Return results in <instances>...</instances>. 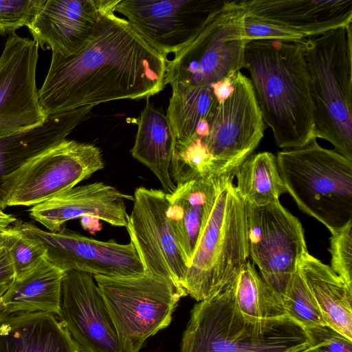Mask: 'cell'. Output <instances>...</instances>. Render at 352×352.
Wrapping results in <instances>:
<instances>
[{
  "mask_svg": "<svg viewBox=\"0 0 352 352\" xmlns=\"http://www.w3.org/2000/svg\"><path fill=\"white\" fill-rule=\"evenodd\" d=\"M166 56L115 12L98 23L88 43L76 54L52 52L38 90L48 116L113 100H137L164 89Z\"/></svg>",
  "mask_w": 352,
  "mask_h": 352,
  "instance_id": "1",
  "label": "cell"
},
{
  "mask_svg": "<svg viewBox=\"0 0 352 352\" xmlns=\"http://www.w3.org/2000/svg\"><path fill=\"white\" fill-rule=\"evenodd\" d=\"M244 61L263 120L271 128L276 144L294 148L316 138L303 41H249Z\"/></svg>",
  "mask_w": 352,
  "mask_h": 352,
  "instance_id": "2",
  "label": "cell"
},
{
  "mask_svg": "<svg viewBox=\"0 0 352 352\" xmlns=\"http://www.w3.org/2000/svg\"><path fill=\"white\" fill-rule=\"evenodd\" d=\"M234 278L191 311L181 352H308L304 329L288 316H245L234 298Z\"/></svg>",
  "mask_w": 352,
  "mask_h": 352,
  "instance_id": "3",
  "label": "cell"
},
{
  "mask_svg": "<svg viewBox=\"0 0 352 352\" xmlns=\"http://www.w3.org/2000/svg\"><path fill=\"white\" fill-rule=\"evenodd\" d=\"M314 106L315 138L352 161V25L303 41Z\"/></svg>",
  "mask_w": 352,
  "mask_h": 352,
  "instance_id": "4",
  "label": "cell"
},
{
  "mask_svg": "<svg viewBox=\"0 0 352 352\" xmlns=\"http://www.w3.org/2000/svg\"><path fill=\"white\" fill-rule=\"evenodd\" d=\"M287 192L298 208L333 233L352 220V161L314 138L278 153Z\"/></svg>",
  "mask_w": 352,
  "mask_h": 352,
  "instance_id": "5",
  "label": "cell"
},
{
  "mask_svg": "<svg viewBox=\"0 0 352 352\" xmlns=\"http://www.w3.org/2000/svg\"><path fill=\"white\" fill-rule=\"evenodd\" d=\"M233 179L217 195L184 277L186 295L197 302L231 280L248 261L245 202Z\"/></svg>",
  "mask_w": 352,
  "mask_h": 352,
  "instance_id": "6",
  "label": "cell"
},
{
  "mask_svg": "<svg viewBox=\"0 0 352 352\" xmlns=\"http://www.w3.org/2000/svg\"><path fill=\"white\" fill-rule=\"evenodd\" d=\"M232 82V96L217 103L208 118V135L190 142L206 178L235 175L264 135V121L250 78L239 72Z\"/></svg>",
  "mask_w": 352,
  "mask_h": 352,
  "instance_id": "7",
  "label": "cell"
},
{
  "mask_svg": "<svg viewBox=\"0 0 352 352\" xmlns=\"http://www.w3.org/2000/svg\"><path fill=\"white\" fill-rule=\"evenodd\" d=\"M245 14L238 1L224 5L198 35L166 62L165 85L208 86L244 68Z\"/></svg>",
  "mask_w": 352,
  "mask_h": 352,
  "instance_id": "8",
  "label": "cell"
},
{
  "mask_svg": "<svg viewBox=\"0 0 352 352\" xmlns=\"http://www.w3.org/2000/svg\"><path fill=\"white\" fill-rule=\"evenodd\" d=\"M94 278L113 321L122 352H139L148 338L167 327L184 296L170 283L146 273Z\"/></svg>",
  "mask_w": 352,
  "mask_h": 352,
  "instance_id": "9",
  "label": "cell"
},
{
  "mask_svg": "<svg viewBox=\"0 0 352 352\" xmlns=\"http://www.w3.org/2000/svg\"><path fill=\"white\" fill-rule=\"evenodd\" d=\"M104 166L98 147L65 139L2 179L0 196L3 208L43 203L76 186Z\"/></svg>",
  "mask_w": 352,
  "mask_h": 352,
  "instance_id": "10",
  "label": "cell"
},
{
  "mask_svg": "<svg viewBox=\"0 0 352 352\" xmlns=\"http://www.w3.org/2000/svg\"><path fill=\"white\" fill-rule=\"evenodd\" d=\"M245 223L249 256L282 301L308 253L302 225L280 201L263 206L245 203Z\"/></svg>",
  "mask_w": 352,
  "mask_h": 352,
  "instance_id": "11",
  "label": "cell"
},
{
  "mask_svg": "<svg viewBox=\"0 0 352 352\" xmlns=\"http://www.w3.org/2000/svg\"><path fill=\"white\" fill-rule=\"evenodd\" d=\"M245 14L248 43L302 42L352 22V0L238 1Z\"/></svg>",
  "mask_w": 352,
  "mask_h": 352,
  "instance_id": "12",
  "label": "cell"
},
{
  "mask_svg": "<svg viewBox=\"0 0 352 352\" xmlns=\"http://www.w3.org/2000/svg\"><path fill=\"white\" fill-rule=\"evenodd\" d=\"M12 227L39 243L45 250V258L63 272L74 270L107 277L145 273L131 242L121 244L113 239L99 241L65 228L46 231L29 222L17 221Z\"/></svg>",
  "mask_w": 352,
  "mask_h": 352,
  "instance_id": "13",
  "label": "cell"
},
{
  "mask_svg": "<svg viewBox=\"0 0 352 352\" xmlns=\"http://www.w3.org/2000/svg\"><path fill=\"white\" fill-rule=\"evenodd\" d=\"M126 228L145 273L164 279L184 296L188 265L167 217L166 193L144 186L135 189Z\"/></svg>",
  "mask_w": 352,
  "mask_h": 352,
  "instance_id": "14",
  "label": "cell"
},
{
  "mask_svg": "<svg viewBox=\"0 0 352 352\" xmlns=\"http://www.w3.org/2000/svg\"><path fill=\"white\" fill-rule=\"evenodd\" d=\"M224 3L210 0H120L116 12L166 56L186 47Z\"/></svg>",
  "mask_w": 352,
  "mask_h": 352,
  "instance_id": "15",
  "label": "cell"
},
{
  "mask_svg": "<svg viewBox=\"0 0 352 352\" xmlns=\"http://www.w3.org/2000/svg\"><path fill=\"white\" fill-rule=\"evenodd\" d=\"M38 45L16 33L8 36L0 57V139L41 124L36 84Z\"/></svg>",
  "mask_w": 352,
  "mask_h": 352,
  "instance_id": "16",
  "label": "cell"
},
{
  "mask_svg": "<svg viewBox=\"0 0 352 352\" xmlns=\"http://www.w3.org/2000/svg\"><path fill=\"white\" fill-rule=\"evenodd\" d=\"M92 274L65 272L59 320L80 352H122L118 333Z\"/></svg>",
  "mask_w": 352,
  "mask_h": 352,
  "instance_id": "17",
  "label": "cell"
},
{
  "mask_svg": "<svg viewBox=\"0 0 352 352\" xmlns=\"http://www.w3.org/2000/svg\"><path fill=\"white\" fill-rule=\"evenodd\" d=\"M120 0H45L28 26L43 50L68 56L89 41L99 21L116 12Z\"/></svg>",
  "mask_w": 352,
  "mask_h": 352,
  "instance_id": "18",
  "label": "cell"
},
{
  "mask_svg": "<svg viewBox=\"0 0 352 352\" xmlns=\"http://www.w3.org/2000/svg\"><path fill=\"white\" fill-rule=\"evenodd\" d=\"M126 201L133 197L102 182L74 186L32 206L30 216L50 231H58L68 221L91 217L116 227L127 224Z\"/></svg>",
  "mask_w": 352,
  "mask_h": 352,
  "instance_id": "19",
  "label": "cell"
},
{
  "mask_svg": "<svg viewBox=\"0 0 352 352\" xmlns=\"http://www.w3.org/2000/svg\"><path fill=\"white\" fill-rule=\"evenodd\" d=\"M234 177H190L166 194L167 217L188 266L219 190Z\"/></svg>",
  "mask_w": 352,
  "mask_h": 352,
  "instance_id": "20",
  "label": "cell"
},
{
  "mask_svg": "<svg viewBox=\"0 0 352 352\" xmlns=\"http://www.w3.org/2000/svg\"><path fill=\"white\" fill-rule=\"evenodd\" d=\"M0 352H80L54 314L0 311Z\"/></svg>",
  "mask_w": 352,
  "mask_h": 352,
  "instance_id": "21",
  "label": "cell"
},
{
  "mask_svg": "<svg viewBox=\"0 0 352 352\" xmlns=\"http://www.w3.org/2000/svg\"><path fill=\"white\" fill-rule=\"evenodd\" d=\"M92 108L83 107L50 115L40 125L1 138L0 186L5 177L65 140L87 118ZM0 209H4L1 196Z\"/></svg>",
  "mask_w": 352,
  "mask_h": 352,
  "instance_id": "22",
  "label": "cell"
},
{
  "mask_svg": "<svg viewBox=\"0 0 352 352\" xmlns=\"http://www.w3.org/2000/svg\"><path fill=\"white\" fill-rule=\"evenodd\" d=\"M326 324L352 340V286L308 252L298 269Z\"/></svg>",
  "mask_w": 352,
  "mask_h": 352,
  "instance_id": "23",
  "label": "cell"
},
{
  "mask_svg": "<svg viewBox=\"0 0 352 352\" xmlns=\"http://www.w3.org/2000/svg\"><path fill=\"white\" fill-rule=\"evenodd\" d=\"M175 143L166 116L147 102L140 114L131 153L153 172L166 194L175 188L171 175Z\"/></svg>",
  "mask_w": 352,
  "mask_h": 352,
  "instance_id": "24",
  "label": "cell"
},
{
  "mask_svg": "<svg viewBox=\"0 0 352 352\" xmlns=\"http://www.w3.org/2000/svg\"><path fill=\"white\" fill-rule=\"evenodd\" d=\"M64 274L44 258L34 270L13 279L1 298V311H43L57 315Z\"/></svg>",
  "mask_w": 352,
  "mask_h": 352,
  "instance_id": "25",
  "label": "cell"
},
{
  "mask_svg": "<svg viewBox=\"0 0 352 352\" xmlns=\"http://www.w3.org/2000/svg\"><path fill=\"white\" fill-rule=\"evenodd\" d=\"M235 177L239 196L254 206L278 202L279 197L287 192L276 157L270 152L252 153L237 168Z\"/></svg>",
  "mask_w": 352,
  "mask_h": 352,
  "instance_id": "26",
  "label": "cell"
},
{
  "mask_svg": "<svg viewBox=\"0 0 352 352\" xmlns=\"http://www.w3.org/2000/svg\"><path fill=\"white\" fill-rule=\"evenodd\" d=\"M171 87L172 96L166 116L173 129L175 144H179L195 135L198 124L208 120L217 101L210 85L186 87L174 84Z\"/></svg>",
  "mask_w": 352,
  "mask_h": 352,
  "instance_id": "27",
  "label": "cell"
},
{
  "mask_svg": "<svg viewBox=\"0 0 352 352\" xmlns=\"http://www.w3.org/2000/svg\"><path fill=\"white\" fill-rule=\"evenodd\" d=\"M236 304L246 317L272 319L287 316L282 301L248 261L234 278Z\"/></svg>",
  "mask_w": 352,
  "mask_h": 352,
  "instance_id": "28",
  "label": "cell"
},
{
  "mask_svg": "<svg viewBox=\"0 0 352 352\" xmlns=\"http://www.w3.org/2000/svg\"><path fill=\"white\" fill-rule=\"evenodd\" d=\"M282 303L287 316L302 328L327 325L319 307L298 270L292 276Z\"/></svg>",
  "mask_w": 352,
  "mask_h": 352,
  "instance_id": "29",
  "label": "cell"
},
{
  "mask_svg": "<svg viewBox=\"0 0 352 352\" xmlns=\"http://www.w3.org/2000/svg\"><path fill=\"white\" fill-rule=\"evenodd\" d=\"M45 0H0V34L12 35L30 25Z\"/></svg>",
  "mask_w": 352,
  "mask_h": 352,
  "instance_id": "30",
  "label": "cell"
},
{
  "mask_svg": "<svg viewBox=\"0 0 352 352\" xmlns=\"http://www.w3.org/2000/svg\"><path fill=\"white\" fill-rule=\"evenodd\" d=\"M7 247L14 270V278L30 272L45 258V250L39 243L23 236L12 227Z\"/></svg>",
  "mask_w": 352,
  "mask_h": 352,
  "instance_id": "31",
  "label": "cell"
},
{
  "mask_svg": "<svg viewBox=\"0 0 352 352\" xmlns=\"http://www.w3.org/2000/svg\"><path fill=\"white\" fill-rule=\"evenodd\" d=\"M331 268L352 286V220L330 238Z\"/></svg>",
  "mask_w": 352,
  "mask_h": 352,
  "instance_id": "32",
  "label": "cell"
},
{
  "mask_svg": "<svg viewBox=\"0 0 352 352\" xmlns=\"http://www.w3.org/2000/svg\"><path fill=\"white\" fill-rule=\"evenodd\" d=\"M303 329L308 352H352V340L328 325Z\"/></svg>",
  "mask_w": 352,
  "mask_h": 352,
  "instance_id": "33",
  "label": "cell"
},
{
  "mask_svg": "<svg viewBox=\"0 0 352 352\" xmlns=\"http://www.w3.org/2000/svg\"><path fill=\"white\" fill-rule=\"evenodd\" d=\"M234 76H230L223 78L210 86L212 88L217 103H223L228 99L234 92L232 78Z\"/></svg>",
  "mask_w": 352,
  "mask_h": 352,
  "instance_id": "34",
  "label": "cell"
},
{
  "mask_svg": "<svg viewBox=\"0 0 352 352\" xmlns=\"http://www.w3.org/2000/svg\"><path fill=\"white\" fill-rule=\"evenodd\" d=\"M14 270L7 245L0 248V283L12 280Z\"/></svg>",
  "mask_w": 352,
  "mask_h": 352,
  "instance_id": "35",
  "label": "cell"
},
{
  "mask_svg": "<svg viewBox=\"0 0 352 352\" xmlns=\"http://www.w3.org/2000/svg\"><path fill=\"white\" fill-rule=\"evenodd\" d=\"M81 219V225L82 228L89 231H98L101 229V226L99 223V220L96 221L94 223V221L97 219L96 218L91 217H85L80 219Z\"/></svg>",
  "mask_w": 352,
  "mask_h": 352,
  "instance_id": "36",
  "label": "cell"
},
{
  "mask_svg": "<svg viewBox=\"0 0 352 352\" xmlns=\"http://www.w3.org/2000/svg\"><path fill=\"white\" fill-rule=\"evenodd\" d=\"M16 221L17 219L14 215L6 213L0 209V230L8 228L10 224Z\"/></svg>",
  "mask_w": 352,
  "mask_h": 352,
  "instance_id": "37",
  "label": "cell"
},
{
  "mask_svg": "<svg viewBox=\"0 0 352 352\" xmlns=\"http://www.w3.org/2000/svg\"><path fill=\"white\" fill-rule=\"evenodd\" d=\"M10 234V228H8L3 230H0V248L7 245Z\"/></svg>",
  "mask_w": 352,
  "mask_h": 352,
  "instance_id": "38",
  "label": "cell"
},
{
  "mask_svg": "<svg viewBox=\"0 0 352 352\" xmlns=\"http://www.w3.org/2000/svg\"><path fill=\"white\" fill-rule=\"evenodd\" d=\"M12 280L6 281L0 283V300L3 294L5 293V292L7 290L10 285L11 284ZM0 311H1V307H0Z\"/></svg>",
  "mask_w": 352,
  "mask_h": 352,
  "instance_id": "39",
  "label": "cell"
}]
</instances>
